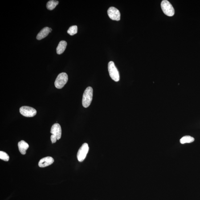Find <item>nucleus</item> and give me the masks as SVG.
<instances>
[{"mask_svg": "<svg viewBox=\"0 0 200 200\" xmlns=\"http://www.w3.org/2000/svg\"><path fill=\"white\" fill-rule=\"evenodd\" d=\"M68 79V76L66 73L63 72L59 74L55 81V87L59 89L63 88L67 83Z\"/></svg>", "mask_w": 200, "mask_h": 200, "instance_id": "nucleus-5", "label": "nucleus"}, {"mask_svg": "<svg viewBox=\"0 0 200 200\" xmlns=\"http://www.w3.org/2000/svg\"><path fill=\"white\" fill-rule=\"evenodd\" d=\"M89 150V147L88 144L87 143L83 144L79 149L77 155V157L79 162H82L84 161L87 157Z\"/></svg>", "mask_w": 200, "mask_h": 200, "instance_id": "nucleus-7", "label": "nucleus"}, {"mask_svg": "<svg viewBox=\"0 0 200 200\" xmlns=\"http://www.w3.org/2000/svg\"><path fill=\"white\" fill-rule=\"evenodd\" d=\"M108 14L109 18L113 20L119 21L120 18V11L114 7L109 8L108 9Z\"/></svg>", "mask_w": 200, "mask_h": 200, "instance_id": "nucleus-8", "label": "nucleus"}, {"mask_svg": "<svg viewBox=\"0 0 200 200\" xmlns=\"http://www.w3.org/2000/svg\"><path fill=\"white\" fill-rule=\"evenodd\" d=\"M67 42L64 41H61L59 42L56 48L57 54L58 55H60L64 52L67 47Z\"/></svg>", "mask_w": 200, "mask_h": 200, "instance_id": "nucleus-12", "label": "nucleus"}, {"mask_svg": "<svg viewBox=\"0 0 200 200\" xmlns=\"http://www.w3.org/2000/svg\"><path fill=\"white\" fill-rule=\"evenodd\" d=\"M93 90L92 87H88L85 91L83 95L82 105L85 108L88 107L92 101Z\"/></svg>", "mask_w": 200, "mask_h": 200, "instance_id": "nucleus-1", "label": "nucleus"}, {"mask_svg": "<svg viewBox=\"0 0 200 200\" xmlns=\"http://www.w3.org/2000/svg\"><path fill=\"white\" fill-rule=\"evenodd\" d=\"M50 32H51V31H52V29L51 28H50Z\"/></svg>", "mask_w": 200, "mask_h": 200, "instance_id": "nucleus-17", "label": "nucleus"}, {"mask_svg": "<svg viewBox=\"0 0 200 200\" xmlns=\"http://www.w3.org/2000/svg\"><path fill=\"white\" fill-rule=\"evenodd\" d=\"M54 159L51 157H47L41 159L38 163V165L41 168H44L51 165L54 163Z\"/></svg>", "mask_w": 200, "mask_h": 200, "instance_id": "nucleus-9", "label": "nucleus"}, {"mask_svg": "<svg viewBox=\"0 0 200 200\" xmlns=\"http://www.w3.org/2000/svg\"><path fill=\"white\" fill-rule=\"evenodd\" d=\"M161 7L163 12L168 16H173L175 14L174 8L169 1L164 0L161 2Z\"/></svg>", "mask_w": 200, "mask_h": 200, "instance_id": "nucleus-4", "label": "nucleus"}, {"mask_svg": "<svg viewBox=\"0 0 200 200\" xmlns=\"http://www.w3.org/2000/svg\"><path fill=\"white\" fill-rule=\"evenodd\" d=\"M108 69L110 76L115 82H118L120 79V75L113 61L108 63Z\"/></svg>", "mask_w": 200, "mask_h": 200, "instance_id": "nucleus-3", "label": "nucleus"}, {"mask_svg": "<svg viewBox=\"0 0 200 200\" xmlns=\"http://www.w3.org/2000/svg\"><path fill=\"white\" fill-rule=\"evenodd\" d=\"M50 32H50V28L47 27L43 28L37 35L36 39L38 40H41L47 36L49 35V33Z\"/></svg>", "mask_w": 200, "mask_h": 200, "instance_id": "nucleus-11", "label": "nucleus"}, {"mask_svg": "<svg viewBox=\"0 0 200 200\" xmlns=\"http://www.w3.org/2000/svg\"><path fill=\"white\" fill-rule=\"evenodd\" d=\"M59 4V2L57 1L51 0L47 2L46 5V8L49 10H53Z\"/></svg>", "mask_w": 200, "mask_h": 200, "instance_id": "nucleus-13", "label": "nucleus"}, {"mask_svg": "<svg viewBox=\"0 0 200 200\" xmlns=\"http://www.w3.org/2000/svg\"><path fill=\"white\" fill-rule=\"evenodd\" d=\"M51 133L52 134L51 139L52 144L56 142L57 140H60L62 135V129L60 124L58 123L53 124L52 126Z\"/></svg>", "mask_w": 200, "mask_h": 200, "instance_id": "nucleus-2", "label": "nucleus"}, {"mask_svg": "<svg viewBox=\"0 0 200 200\" xmlns=\"http://www.w3.org/2000/svg\"><path fill=\"white\" fill-rule=\"evenodd\" d=\"M0 159L5 161H8L9 157L6 152L1 151H0Z\"/></svg>", "mask_w": 200, "mask_h": 200, "instance_id": "nucleus-16", "label": "nucleus"}, {"mask_svg": "<svg viewBox=\"0 0 200 200\" xmlns=\"http://www.w3.org/2000/svg\"><path fill=\"white\" fill-rule=\"evenodd\" d=\"M195 139L193 137L190 136H185L183 137L180 140L181 144H185L186 143H190L194 141Z\"/></svg>", "mask_w": 200, "mask_h": 200, "instance_id": "nucleus-14", "label": "nucleus"}, {"mask_svg": "<svg viewBox=\"0 0 200 200\" xmlns=\"http://www.w3.org/2000/svg\"><path fill=\"white\" fill-rule=\"evenodd\" d=\"M19 150L20 152L22 155H25L26 153V151L28 149L29 145L25 141L22 140L19 142L18 144Z\"/></svg>", "mask_w": 200, "mask_h": 200, "instance_id": "nucleus-10", "label": "nucleus"}, {"mask_svg": "<svg viewBox=\"0 0 200 200\" xmlns=\"http://www.w3.org/2000/svg\"><path fill=\"white\" fill-rule=\"evenodd\" d=\"M19 111L21 115L26 117H34L37 113L36 110L35 109L27 106L21 107Z\"/></svg>", "mask_w": 200, "mask_h": 200, "instance_id": "nucleus-6", "label": "nucleus"}, {"mask_svg": "<svg viewBox=\"0 0 200 200\" xmlns=\"http://www.w3.org/2000/svg\"><path fill=\"white\" fill-rule=\"evenodd\" d=\"M78 32V27L76 25L71 26L67 30V32L70 35L73 36L76 34Z\"/></svg>", "mask_w": 200, "mask_h": 200, "instance_id": "nucleus-15", "label": "nucleus"}]
</instances>
